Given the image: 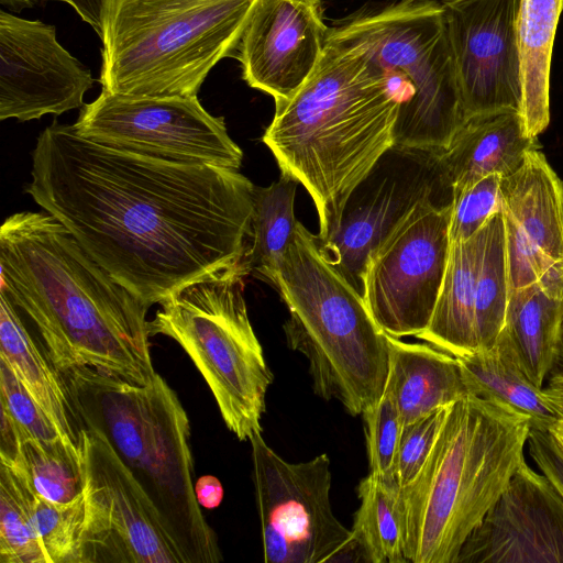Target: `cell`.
Segmentation results:
<instances>
[{"mask_svg":"<svg viewBox=\"0 0 563 563\" xmlns=\"http://www.w3.org/2000/svg\"><path fill=\"white\" fill-rule=\"evenodd\" d=\"M252 181L95 143L54 121L37 136L25 191L147 306L245 264Z\"/></svg>","mask_w":563,"mask_h":563,"instance_id":"cell-1","label":"cell"},{"mask_svg":"<svg viewBox=\"0 0 563 563\" xmlns=\"http://www.w3.org/2000/svg\"><path fill=\"white\" fill-rule=\"evenodd\" d=\"M0 292L35 325L55 367H90L137 385L155 376L142 299L99 265L46 211L0 229Z\"/></svg>","mask_w":563,"mask_h":563,"instance_id":"cell-2","label":"cell"},{"mask_svg":"<svg viewBox=\"0 0 563 563\" xmlns=\"http://www.w3.org/2000/svg\"><path fill=\"white\" fill-rule=\"evenodd\" d=\"M400 104L361 46L329 35L311 76L291 98L275 103L262 140L280 174L311 197L319 239L335 225L354 187L394 146Z\"/></svg>","mask_w":563,"mask_h":563,"instance_id":"cell-3","label":"cell"},{"mask_svg":"<svg viewBox=\"0 0 563 563\" xmlns=\"http://www.w3.org/2000/svg\"><path fill=\"white\" fill-rule=\"evenodd\" d=\"M532 420L467 394L446 407L415 478L399 487L404 551L411 563H455L459 552L526 461Z\"/></svg>","mask_w":563,"mask_h":563,"instance_id":"cell-4","label":"cell"},{"mask_svg":"<svg viewBox=\"0 0 563 563\" xmlns=\"http://www.w3.org/2000/svg\"><path fill=\"white\" fill-rule=\"evenodd\" d=\"M80 424L99 429L156 508L188 563L222 553L195 492L188 415L158 374L146 385L90 367L62 373Z\"/></svg>","mask_w":563,"mask_h":563,"instance_id":"cell-5","label":"cell"},{"mask_svg":"<svg viewBox=\"0 0 563 563\" xmlns=\"http://www.w3.org/2000/svg\"><path fill=\"white\" fill-rule=\"evenodd\" d=\"M269 283L289 311L286 341L307 358L314 394L352 416L377 402L388 375L387 333L300 222Z\"/></svg>","mask_w":563,"mask_h":563,"instance_id":"cell-6","label":"cell"},{"mask_svg":"<svg viewBox=\"0 0 563 563\" xmlns=\"http://www.w3.org/2000/svg\"><path fill=\"white\" fill-rule=\"evenodd\" d=\"M257 0H103L102 90L197 96L210 70L234 56Z\"/></svg>","mask_w":563,"mask_h":563,"instance_id":"cell-7","label":"cell"},{"mask_svg":"<svg viewBox=\"0 0 563 563\" xmlns=\"http://www.w3.org/2000/svg\"><path fill=\"white\" fill-rule=\"evenodd\" d=\"M361 46L399 98L394 146L443 152L466 121L444 9L439 0H399L330 26Z\"/></svg>","mask_w":563,"mask_h":563,"instance_id":"cell-8","label":"cell"},{"mask_svg":"<svg viewBox=\"0 0 563 563\" xmlns=\"http://www.w3.org/2000/svg\"><path fill=\"white\" fill-rule=\"evenodd\" d=\"M246 264L190 282L163 300L150 334L173 339L210 388L227 428L240 441L262 432L274 376L243 295Z\"/></svg>","mask_w":563,"mask_h":563,"instance_id":"cell-9","label":"cell"},{"mask_svg":"<svg viewBox=\"0 0 563 563\" xmlns=\"http://www.w3.org/2000/svg\"><path fill=\"white\" fill-rule=\"evenodd\" d=\"M252 477L266 563L360 561L351 529L334 516L330 459L290 463L263 439H250Z\"/></svg>","mask_w":563,"mask_h":563,"instance_id":"cell-10","label":"cell"},{"mask_svg":"<svg viewBox=\"0 0 563 563\" xmlns=\"http://www.w3.org/2000/svg\"><path fill=\"white\" fill-rule=\"evenodd\" d=\"M77 133L103 146L142 156L240 169L243 152L222 117L192 97H157L101 90L82 106Z\"/></svg>","mask_w":563,"mask_h":563,"instance_id":"cell-11","label":"cell"},{"mask_svg":"<svg viewBox=\"0 0 563 563\" xmlns=\"http://www.w3.org/2000/svg\"><path fill=\"white\" fill-rule=\"evenodd\" d=\"M451 208L420 201L367 257L362 296L391 336L416 338L431 320L449 260Z\"/></svg>","mask_w":563,"mask_h":563,"instance_id":"cell-12","label":"cell"},{"mask_svg":"<svg viewBox=\"0 0 563 563\" xmlns=\"http://www.w3.org/2000/svg\"><path fill=\"white\" fill-rule=\"evenodd\" d=\"M442 152L393 146L350 192L341 216L319 239L331 263L361 294L369 253L420 201L453 202Z\"/></svg>","mask_w":563,"mask_h":563,"instance_id":"cell-13","label":"cell"},{"mask_svg":"<svg viewBox=\"0 0 563 563\" xmlns=\"http://www.w3.org/2000/svg\"><path fill=\"white\" fill-rule=\"evenodd\" d=\"M86 530L82 563H188L104 434L82 423Z\"/></svg>","mask_w":563,"mask_h":563,"instance_id":"cell-14","label":"cell"},{"mask_svg":"<svg viewBox=\"0 0 563 563\" xmlns=\"http://www.w3.org/2000/svg\"><path fill=\"white\" fill-rule=\"evenodd\" d=\"M439 1L444 9L466 120L500 110L521 113V0Z\"/></svg>","mask_w":563,"mask_h":563,"instance_id":"cell-15","label":"cell"},{"mask_svg":"<svg viewBox=\"0 0 563 563\" xmlns=\"http://www.w3.org/2000/svg\"><path fill=\"white\" fill-rule=\"evenodd\" d=\"M91 71L54 25L0 11V120L30 121L82 108Z\"/></svg>","mask_w":563,"mask_h":563,"instance_id":"cell-16","label":"cell"},{"mask_svg":"<svg viewBox=\"0 0 563 563\" xmlns=\"http://www.w3.org/2000/svg\"><path fill=\"white\" fill-rule=\"evenodd\" d=\"M329 30L321 0H257L234 54L243 79L275 103L288 100L316 69Z\"/></svg>","mask_w":563,"mask_h":563,"instance_id":"cell-17","label":"cell"},{"mask_svg":"<svg viewBox=\"0 0 563 563\" xmlns=\"http://www.w3.org/2000/svg\"><path fill=\"white\" fill-rule=\"evenodd\" d=\"M455 563H563V497L525 461Z\"/></svg>","mask_w":563,"mask_h":563,"instance_id":"cell-18","label":"cell"},{"mask_svg":"<svg viewBox=\"0 0 563 563\" xmlns=\"http://www.w3.org/2000/svg\"><path fill=\"white\" fill-rule=\"evenodd\" d=\"M510 291L563 271V181L540 148L500 179Z\"/></svg>","mask_w":563,"mask_h":563,"instance_id":"cell-19","label":"cell"},{"mask_svg":"<svg viewBox=\"0 0 563 563\" xmlns=\"http://www.w3.org/2000/svg\"><path fill=\"white\" fill-rule=\"evenodd\" d=\"M533 148H540L538 137L527 133L520 111L500 110L468 118L440 162L454 195L488 175H510Z\"/></svg>","mask_w":563,"mask_h":563,"instance_id":"cell-20","label":"cell"},{"mask_svg":"<svg viewBox=\"0 0 563 563\" xmlns=\"http://www.w3.org/2000/svg\"><path fill=\"white\" fill-rule=\"evenodd\" d=\"M386 338L389 360L384 393L395 402L402 426L468 394L454 355L429 343Z\"/></svg>","mask_w":563,"mask_h":563,"instance_id":"cell-21","label":"cell"},{"mask_svg":"<svg viewBox=\"0 0 563 563\" xmlns=\"http://www.w3.org/2000/svg\"><path fill=\"white\" fill-rule=\"evenodd\" d=\"M562 287L563 271H555L511 290L497 338L539 388L555 366Z\"/></svg>","mask_w":563,"mask_h":563,"instance_id":"cell-22","label":"cell"},{"mask_svg":"<svg viewBox=\"0 0 563 563\" xmlns=\"http://www.w3.org/2000/svg\"><path fill=\"white\" fill-rule=\"evenodd\" d=\"M0 358L71 444L82 449V428L62 373L27 331L21 311L0 292Z\"/></svg>","mask_w":563,"mask_h":563,"instance_id":"cell-23","label":"cell"},{"mask_svg":"<svg viewBox=\"0 0 563 563\" xmlns=\"http://www.w3.org/2000/svg\"><path fill=\"white\" fill-rule=\"evenodd\" d=\"M481 249V230L466 241L451 243L446 271L431 320L416 336L454 356L478 352L475 291Z\"/></svg>","mask_w":563,"mask_h":563,"instance_id":"cell-24","label":"cell"},{"mask_svg":"<svg viewBox=\"0 0 563 563\" xmlns=\"http://www.w3.org/2000/svg\"><path fill=\"white\" fill-rule=\"evenodd\" d=\"M563 0H521L518 40L527 133L538 137L550 122V66Z\"/></svg>","mask_w":563,"mask_h":563,"instance_id":"cell-25","label":"cell"},{"mask_svg":"<svg viewBox=\"0 0 563 563\" xmlns=\"http://www.w3.org/2000/svg\"><path fill=\"white\" fill-rule=\"evenodd\" d=\"M455 357L468 394L504 402L529 416L536 427L549 428L563 417L499 340L488 350Z\"/></svg>","mask_w":563,"mask_h":563,"instance_id":"cell-26","label":"cell"},{"mask_svg":"<svg viewBox=\"0 0 563 563\" xmlns=\"http://www.w3.org/2000/svg\"><path fill=\"white\" fill-rule=\"evenodd\" d=\"M298 181L280 174L267 187H254L251 234L244 262L250 273L271 282L296 231Z\"/></svg>","mask_w":563,"mask_h":563,"instance_id":"cell-27","label":"cell"},{"mask_svg":"<svg viewBox=\"0 0 563 563\" xmlns=\"http://www.w3.org/2000/svg\"><path fill=\"white\" fill-rule=\"evenodd\" d=\"M360 506L351 528L361 560L371 563L408 562L399 507V486L368 474L357 486Z\"/></svg>","mask_w":563,"mask_h":563,"instance_id":"cell-28","label":"cell"},{"mask_svg":"<svg viewBox=\"0 0 563 563\" xmlns=\"http://www.w3.org/2000/svg\"><path fill=\"white\" fill-rule=\"evenodd\" d=\"M482 249L475 291L478 352L490 349L501 331L510 294L503 212L481 229Z\"/></svg>","mask_w":563,"mask_h":563,"instance_id":"cell-29","label":"cell"},{"mask_svg":"<svg viewBox=\"0 0 563 563\" xmlns=\"http://www.w3.org/2000/svg\"><path fill=\"white\" fill-rule=\"evenodd\" d=\"M8 467L16 472L32 492L51 503H69L85 487L84 449L48 446L23 430L19 459Z\"/></svg>","mask_w":563,"mask_h":563,"instance_id":"cell-30","label":"cell"},{"mask_svg":"<svg viewBox=\"0 0 563 563\" xmlns=\"http://www.w3.org/2000/svg\"><path fill=\"white\" fill-rule=\"evenodd\" d=\"M0 563H47L24 479L0 465Z\"/></svg>","mask_w":563,"mask_h":563,"instance_id":"cell-31","label":"cell"},{"mask_svg":"<svg viewBox=\"0 0 563 563\" xmlns=\"http://www.w3.org/2000/svg\"><path fill=\"white\" fill-rule=\"evenodd\" d=\"M27 488L34 523L47 563H82L87 516L85 490L69 503L55 504Z\"/></svg>","mask_w":563,"mask_h":563,"instance_id":"cell-32","label":"cell"},{"mask_svg":"<svg viewBox=\"0 0 563 563\" xmlns=\"http://www.w3.org/2000/svg\"><path fill=\"white\" fill-rule=\"evenodd\" d=\"M362 416L369 474L386 481H396L395 463L402 421L395 402L384 393Z\"/></svg>","mask_w":563,"mask_h":563,"instance_id":"cell-33","label":"cell"},{"mask_svg":"<svg viewBox=\"0 0 563 563\" xmlns=\"http://www.w3.org/2000/svg\"><path fill=\"white\" fill-rule=\"evenodd\" d=\"M500 179L501 176L492 174L454 192L449 225L451 243L471 239L501 211Z\"/></svg>","mask_w":563,"mask_h":563,"instance_id":"cell-34","label":"cell"},{"mask_svg":"<svg viewBox=\"0 0 563 563\" xmlns=\"http://www.w3.org/2000/svg\"><path fill=\"white\" fill-rule=\"evenodd\" d=\"M0 406L3 407L32 438L48 446L67 445L82 450L69 443L47 417L44 410L31 397L16 378L10 366L0 358Z\"/></svg>","mask_w":563,"mask_h":563,"instance_id":"cell-35","label":"cell"},{"mask_svg":"<svg viewBox=\"0 0 563 563\" xmlns=\"http://www.w3.org/2000/svg\"><path fill=\"white\" fill-rule=\"evenodd\" d=\"M446 407L402 426L395 463L399 487L409 484L421 470L437 439Z\"/></svg>","mask_w":563,"mask_h":563,"instance_id":"cell-36","label":"cell"},{"mask_svg":"<svg viewBox=\"0 0 563 563\" xmlns=\"http://www.w3.org/2000/svg\"><path fill=\"white\" fill-rule=\"evenodd\" d=\"M528 451L538 468L563 497V449L549 428L532 426Z\"/></svg>","mask_w":563,"mask_h":563,"instance_id":"cell-37","label":"cell"},{"mask_svg":"<svg viewBox=\"0 0 563 563\" xmlns=\"http://www.w3.org/2000/svg\"><path fill=\"white\" fill-rule=\"evenodd\" d=\"M47 1H59L69 4L79 18L100 35L103 0H0V3L12 11H21L22 9L32 8L40 2Z\"/></svg>","mask_w":563,"mask_h":563,"instance_id":"cell-38","label":"cell"},{"mask_svg":"<svg viewBox=\"0 0 563 563\" xmlns=\"http://www.w3.org/2000/svg\"><path fill=\"white\" fill-rule=\"evenodd\" d=\"M1 440L0 460L1 464L12 466L16 463L22 442V429L12 416L1 407Z\"/></svg>","mask_w":563,"mask_h":563,"instance_id":"cell-39","label":"cell"},{"mask_svg":"<svg viewBox=\"0 0 563 563\" xmlns=\"http://www.w3.org/2000/svg\"><path fill=\"white\" fill-rule=\"evenodd\" d=\"M196 497L200 506L206 509L218 507L223 498V487L220 481L212 475H205L195 483Z\"/></svg>","mask_w":563,"mask_h":563,"instance_id":"cell-40","label":"cell"},{"mask_svg":"<svg viewBox=\"0 0 563 563\" xmlns=\"http://www.w3.org/2000/svg\"><path fill=\"white\" fill-rule=\"evenodd\" d=\"M563 371V287L561 294V314L559 324L558 346H556V361L553 372ZM552 372V373H553Z\"/></svg>","mask_w":563,"mask_h":563,"instance_id":"cell-41","label":"cell"},{"mask_svg":"<svg viewBox=\"0 0 563 563\" xmlns=\"http://www.w3.org/2000/svg\"><path fill=\"white\" fill-rule=\"evenodd\" d=\"M547 388L563 393V371L551 373Z\"/></svg>","mask_w":563,"mask_h":563,"instance_id":"cell-42","label":"cell"},{"mask_svg":"<svg viewBox=\"0 0 563 563\" xmlns=\"http://www.w3.org/2000/svg\"><path fill=\"white\" fill-rule=\"evenodd\" d=\"M548 398L556 407V409L563 415V393L554 391L548 388H543Z\"/></svg>","mask_w":563,"mask_h":563,"instance_id":"cell-43","label":"cell"},{"mask_svg":"<svg viewBox=\"0 0 563 563\" xmlns=\"http://www.w3.org/2000/svg\"><path fill=\"white\" fill-rule=\"evenodd\" d=\"M549 429L563 449V417L550 426Z\"/></svg>","mask_w":563,"mask_h":563,"instance_id":"cell-44","label":"cell"}]
</instances>
